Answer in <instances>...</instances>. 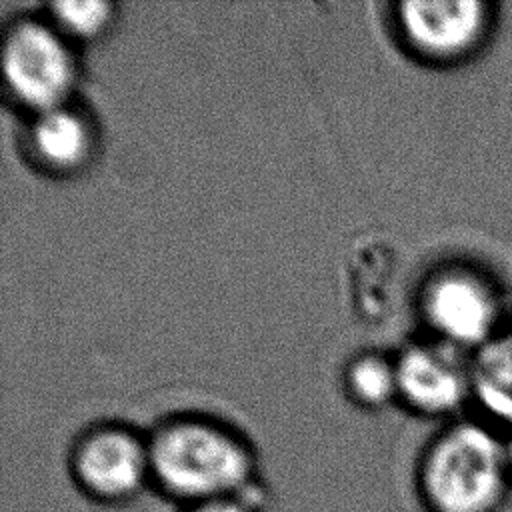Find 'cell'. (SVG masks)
<instances>
[{"label": "cell", "instance_id": "1", "mask_svg": "<svg viewBox=\"0 0 512 512\" xmlns=\"http://www.w3.org/2000/svg\"><path fill=\"white\" fill-rule=\"evenodd\" d=\"M414 488L426 512H500L512 492L506 436L480 416L446 422L416 462Z\"/></svg>", "mask_w": 512, "mask_h": 512}, {"label": "cell", "instance_id": "2", "mask_svg": "<svg viewBox=\"0 0 512 512\" xmlns=\"http://www.w3.org/2000/svg\"><path fill=\"white\" fill-rule=\"evenodd\" d=\"M152 490L178 508L262 488L252 446L232 428L176 418L150 436Z\"/></svg>", "mask_w": 512, "mask_h": 512}, {"label": "cell", "instance_id": "3", "mask_svg": "<svg viewBox=\"0 0 512 512\" xmlns=\"http://www.w3.org/2000/svg\"><path fill=\"white\" fill-rule=\"evenodd\" d=\"M420 312L432 338L468 356L510 320L498 274L472 260H454L432 270L420 290Z\"/></svg>", "mask_w": 512, "mask_h": 512}, {"label": "cell", "instance_id": "4", "mask_svg": "<svg viewBox=\"0 0 512 512\" xmlns=\"http://www.w3.org/2000/svg\"><path fill=\"white\" fill-rule=\"evenodd\" d=\"M78 492L100 506H126L152 490L148 436L128 426L104 424L80 434L68 456Z\"/></svg>", "mask_w": 512, "mask_h": 512}, {"label": "cell", "instance_id": "5", "mask_svg": "<svg viewBox=\"0 0 512 512\" xmlns=\"http://www.w3.org/2000/svg\"><path fill=\"white\" fill-rule=\"evenodd\" d=\"M500 4L490 0H406L398 24L408 46L434 64L480 56L498 34Z\"/></svg>", "mask_w": 512, "mask_h": 512}, {"label": "cell", "instance_id": "6", "mask_svg": "<svg viewBox=\"0 0 512 512\" xmlns=\"http://www.w3.org/2000/svg\"><path fill=\"white\" fill-rule=\"evenodd\" d=\"M2 72L12 94L36 112L64 106L76 78L62 34L38 20H20L6 32Z\"/></svg>", "mask_w": 512, "mask_h": 512}, {"label": "cell", "instance_id": "7", "mask_svg": "<svg viewBox=\"0 0 512 512\" xmlns=\"http://www.w3.org/2000/svg\"><path fill=\"white\" fill-rule=\"evenodd\" d=\"M396 376L398 396L420 416L450 422L472 404L470 356L436 338L408 346Z\"/></svg>", "mask_w": 512, "mask_h": 512}, {"label": "cell", "instance_id": "8", "mask_svg": "<svg viewBox=\"0 0 512 512\" xmlns=\"http://www.w3.org/2000/svg\"><path fill=\"white\" fill-rule=\"evenodd\" d=\"M472 404L502 434L512 432V318L470 354Z\"/></svg>", "mask_w": 512, "mask_h": 512}, {"label": "cell", "instance_id": "9", "mask_svg": "<svg viewBox=\"0 0 512 512\" xmlns=\"http://www.w3.org/2000/svg\"><path fill=\"white\" fill-rule=\"evenodd\" d=\"M32 144L46 164L54 168H74L86 160L92 138L82 116L66 106H56L36 114Z\"/></svg>", "mask_w": 512, "mask_h": 512}, {"label": "cell", "instance_id": "10", "mask_svg": "<svg viewBox=\"0 0 512 512\" xmlns=\"http://www.w3.org/2000/svg\"><path fill=\"white\" fill-rule=\"evenodd\" d=\"M394 278V254L382 242L368 240L354 246L350 254V286L354 304L366 318L384 314L390 302Z\"/></svg>", "mask_w": 512, "mask_h": 512}, {"label": "cell", "instance_id": "11", "mask_svg": "<svg viewBox=\"0 0 512 512\" xmlns=\"http://www.w3.org/2000/svg\"><path fill=\"white\" fill-rule=\"evenodd\" d=\"M348 388L364 406H382L398 394L396 364L380 356H362L348 368Z\"/></svg>", "mask_w": 512, "mask_h": 512}, {"label": "cell", "instance_id": "12", "mask_svg": "<svg viewBox=\"0 0 512 512\" xmlns=\"http://www.w3.org/2000/svg\"><path fill=\"white\" fill-rule=\"evenodd\" d=\"M112 4L102 0H84V2H54L52 16L62 30V34H72L76 38H94L112 20Z\"/></svg>", "mask_w": 512, "mask_h": 512}, {"label": "cell", "instance_id": "13", "mask_svg": "<svg viewBox=\"0 0 512 512\" xmlns=\"http://www.w3.org/2000/svg\"><path fill=\"white\" fill-rule=\"evenodd\" d=\"M264 492L262 488L234 494V496H222L212 498L188 506H180L178 512H264Z\"/></svg>", "mask_w": 512, "mask_h": 512}, {"label": "cell", "instance_id": "14", "mask_svg": "<svg viewBox=\"0 0 512 512\" xmlns=\"http://www.w3.org/2000/svg\"><path fill=\"white\" fill-rule=\"evenodd\" d=\"M506 436V458H508V468H510V476H512V432L504 434Z\"/></svg>", "mask_w": 512, "mask_h": 512}]
</instances>
